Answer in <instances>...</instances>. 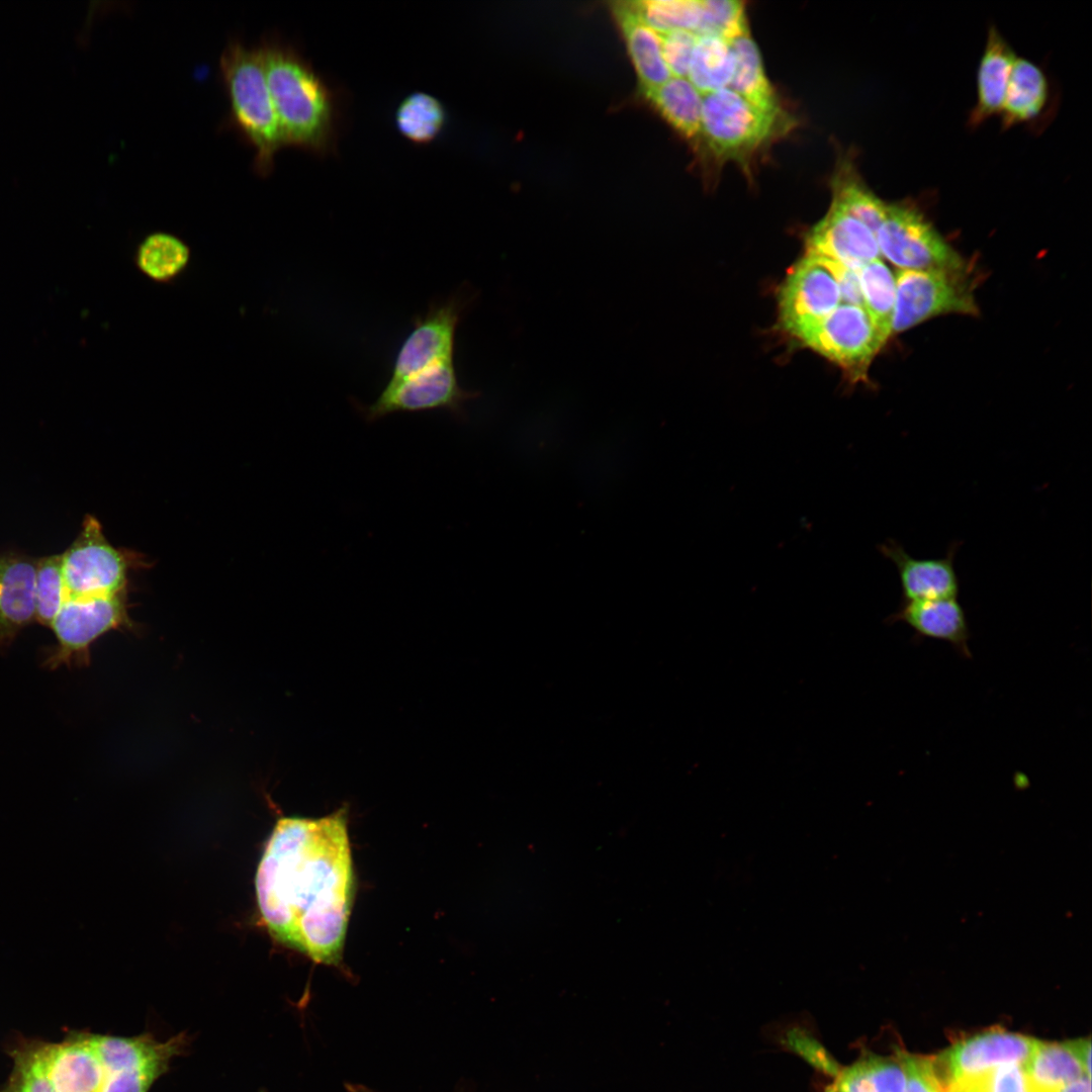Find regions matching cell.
<instances>
[{"instance_id": "cell-9", "label": "cell", "mask_w": 1092, "mask_h": 1092, "mask_svg": "<svg viewBox=\"0 0 1092 1092\" xmlns=\"http://www.w3.org/2000/svg\"><path fill=\"white\" fill-rule=\"evenodd\" d=\"M895 292L892 333H901L936 315L978 313L963 271L899 270Z\"/></svg>"}, {"instance_id": "cell-38", "label": "cell", "mask_w": 1092, "mask_h": 1092, "mask_svg": "<svg viewBox=\"0 0 1092 1092\" xmlns=\"http://www.w3.org/2000/svg\"><path fill=\"white\" fill-rule=\"evenodd\" d=\"M1072 1054L1082 1067L1083 1072L1091 1077V1040L1079 1038L1066 1042Z\"/></svg>"}, {"instance_id": "cell-29", "label": "cell", "mask_w": 1092, "mask_h": 1092, "mask_svg": "<svg viewBox=\"0 0 1092 1092\" xmlns=\"http://www.w3.org/2000/svg\"><path fill=\"white\" fill-rule=\"evenodd\" d=\"M447 121L444 105L436 97L415 92L398 105L395 123L399 132L417 145H427L443 130Z\"/></svg>"}, {"instance_id": "cell-11", "label": "cell", "mask_w": 1092, "mask_h": 1092, "mask_svg": "<svg viewBox=\"0 0 1092 1092\" xmlns=\"http://www.w3.org/2000/svg\"><path fill=\"white\" fill-rule=\"evenodd\" d=\"M797 338L855 378L863 377L874 356L887 341L862 306L847 303L839 304Z\"/></svg>"}, {"instance_id": "cell-5", "label": "cell", "mask_w": 1092, "mask_h": 1092, "mask_svg": "<svg viewBox=\"0 0 1092 1092\" xmlns=\"http://www.w3.org/2000/svg\"><path fill=\"white\" fill-rule=\"evenodd\" d=\"M791 123L783 108L762 109L728 87L703 95L700 136L720 161L743 163Z\"/></svg>"}, {"instance_id": "cell-4", "label": "cell", "mask_w": 1092, "mask_h": 1092, "mask_svg": "<svg viewBox=\"0 0 1092 1092\" xmlns=\"http://www.w3.org/2000/svg\"><path fill=\"white\" fill-rule=\"evenodd\" d=\"M221 78L235 126L255 149L254 167L261 175L274 168L285 146L268 89L260 48L230 41L219 58Z\"/></svg>"}, {"instance_id": "cell-24", "label": "cell", "mask_w": 1092, "mask_h": 1092, "mask_svg": "<svg viewBox=\"0 0 1092 1092\" xmlns=\"http://www.w3.org/2000/svg\"><path fill=\"white\" fill-rule=\"evenodd\" d=\"M191 257L188 245L175 235H148L134 252L136 268L157 283H171L186 270Z\"/></svg>"}, {"instance_id": "cell-35", "label": "cell", "mask_w": 1092, "mask_h": 1092, "mask_svg": "<svg viewBox=\"0 0 1092 1092\" xmlns=\"http://www.w3.org/2000/svg\"><path fill=\"white\" fill-rule=\"evenodd\" d=\"M658 33L663 59L671 76L688 78L690 62L698 35L682 29H672Z\"/></svg>"}, {"instance_id": "cell-27", "label": "cell", "mask_w": 1092, "mask_h": 1092, "mask_svg": "<svg viewBox=\"0 0 1092 1092\" xmlns=\"http://www.w3.org/2000/svg\"><path fill=\"white\" fill-rule=\"evenodd\" d=\"M906 1073L896 1058L867 1056L843 1070L832 1087L836 1092H904Z\"/></svg>"}, {"instance_id": "cell-12", "label": "cell", "mask_w": 1092, "mask_h": 1092, "mask_svg": "<svg viewBox=\"0 0 1092 1092\" xmlns=\"http://www.w3.org/2000/svg\"><path fill=\"white\" fill-rule=\"evenodd\" d=\"M841 301L836 262L806 253L792 268L779 294L783 328L798 337L816 325Z\"/></svg>"}, {"instance_id": "cell-21", "label": "cell", "mask_w": 1092, "mask_h": 1092, "mask_svg": "<svg viewBox=\"0 0 1092 1092\" xmlns=\"http://www.w3.org/2000/svg\"><path fill=\"white\" fill-rule=\"evenodd\" d=\"M1049 96L1048 80L1042 70L1032 62L1016 58L1010 73L1002 107L1005 129L1036 117Z\"/></svg>"}, {"instance_id": "cell-7", "label": "cell", "mask_w": 1092, "mask_h": 1092, "mask_svg": "<svg viewBox=\"0 0 1092 1092\" xmlns=\"http://www.w3.org/2000/svg\"><path fill=\"white\" fill-rule=\"evenodd\" d=\"M876 238L880 253L901 270L965 269L960 255L912 204L888 203Z\"/></svg>"}, {"instance_id": "cell-30", "label": "cell", "mask_w": 1092, "mask_h": 1092, "mask_svg": "<svg viewBox=\"0 0 1092 1092\" xmlns=\"http://www.w3.org/2000/svg\"><path fill=\"white\" fill-rule=\"evenodd\" d=\"M858 278L863 308L881 335L888 340L892 334L895 307V276L879 258L859 269Z\"/></svg>"}, {"instance_id": "cell-36", "label": "cell", "mask_w": 1092, "mask_h": 1092, "mask_svg": "<svg viewBox=\"0 0 1092 1092\" xmlns=\"http://www.w3.org/2000/svg\"><path fill=\"white\" fill-rule=\"evenodd\" d=\"M906 1073L904 1092H943L932 1058L898 1053Z\"/></svg>"}, {"instance_id": "cell-16", "label": "cell", "mask_w": 1092, "mask_h": 1092, "mask_svg": "<svg viewBox=\"0 0 1092 1092\" xmlns=\"http://www.w3.org/2000/svg\"><path fill=\"white\" fill-rule=\"evenodd\" d=\"M879 551L896 566L901 582L902 601L957 598L960 583L953 566L957 544L941 558H916L901 544L890 539Z\"/></svg>"}, {"instance_id": "cell-41", "label": "cell", "mask_w": 1092, "mask_h": 1092, "mask_svg": "<svg viewBox=\"0 0 1092 1092\" xmlns=\"http://www.w3.org/2000/svg\"><path fill=\"white\" fill-rule=\"evenodd\" d=\"M828 1092H836V1091L833 1088H831Z\"/></svg>"}, {"instance_id": "cell-37", "label": "cell", "mask_w": 1092, "mask_h": 1092, "mask_svg": "<svg viewBox=\"0 0 1092 1092\" xmlns=\"http://www.w3.org/2000/svg\"><path fill=\"white\" fill-rule=\"evenodd\" d=\"M841 302L863 307L858 271L844 267L836 262Z\"/></svg>"}, {"instance_id": "cell-25", "label": "cell", "mask_w": 1092, "mask_h": 1092, "mask_svg": "<svg viewBox=\"0 0 1092 1092\" xmlns=\"http://www.w3.org/2000/svg\"><path fill=\"white\" fill-rule=\"evenodd\" d=\"M1022 1067L1030 1092H1061L1068 1083L1085 1074L1066 1042L1039 1041Z\"/></svg>"}, {"instance_id": "cell-20", "label": "cell", "mask_w": 1092, "mask_h": 1092, "mask_svg": "<svg viewBox=\"0 0 1092 1092\" xmlns=\"http://www.w3.org/2000/svg\"><path fill=\"white\" fill-rule=\"evenodd\" d=\"M1015 59L1010 46L997 28L991 26L978 70L977 103L970 117L972 125H979L1001 112Z\"/></svg>"}, {"instance_id": "cell-3", "label": "cell", "mask_w": 1092, "mask_h": 1092, "mask_svg": "<svg viewBox=\"0 0 1092 1092\" xmlns=\"http://www.w3.org/2000/svg\"><path fill=\"white\" fill-rule=\"evenodd\" d=\"M259 48L285 146L315 154L331 151L337 122L331 88L291 46L267 39Z\"/></svg>"}, {"instance_id": "cell-13", "label": "cell", "mask_w": 1092, "mask_h": 1092, "mask_svg": "<svg viewBox=\"0 0 1092 1092\" xmlns=\"http://www.w3.org/2000/svg\"><path fill=\"white\" fill-rule=\"evenodd\" d=\"M473 298L469 292H458L418 317L397 353L389 381L453 360L456 329Z\"/></svg>"}, {"instance_id": "cell-23", "label": "cell", "mask_w": 1092, "mask_h": 1092, "mask_svg": "<svg viewBox=\"0 0 1092 1092\" xmlns=\"http://www.w3.org/2000/svg\"><path fill=\"white\" fill-rule=\"evenodd\" d=\"M729 41L734 56V71L728 88L762 109H782L748 29Z\"/></svg>"}, {"instance_id": "cell-15", "label": "cell", "mask_w": 1092, "mask_h": 1092, "mask_svg": "<svg viewBox=\"0 0 1092 1092\" xmlns=\"http://www.w3.org/2000/svg\"><path fill=\"white\" fill-rule=\"evenodd\" d=\"M806 246L807 253L835 261L855 271L880 257L875 233L833 205L809 232Z\"/></svg>"}, {"instance_id": "cell-40", "label": "cell", "mask_w": 1092, "mask_h": 1092, "mask_svg": "<svg viewBox=\"0 0 1092 1092\" xmlns=\"http://www.w3.org/2000/svg\"><path fill=\"white\" fill-rule=\"evenodd\" d=\"M347 1092H375L374 1090L360 1084H346Z\"/></svg>"}, {"instance_id": "cell-18", "label": "cell", "mask_w": 1092, "mask_h": 1092, "mask_svg": "<svg viewBox=\"0 0 1092 1092\" xmlns=\"http://www.w3.org/2000/svg\"><path fill=\"white\" fill-rule=\"evenodd\" d=\"M36 560L16 552L0 553V646L35 619Z\"/></svg>"}, {"instance_id": "cell-32", "label": "cell", "mask_w": 1092, "mask_h": 1092, "mask_svg": "<svg viewBox=\"0 0 1092 1092\" xmlns=\"http://www.w3.org/2000/svg\"><path fill=\"white\" fill-rule=\"evenodd\" d=\"M69 598L65 585L61 554L36 560L35 572V620L51 626L63 604Z\"/></svg>"}, {"instance_id": "cell-19", "label": "cell", "mask_w": 1092, "mask_h": 1092, "mask_svg": "<svg viewBox=\"0 0 1092 1092\" xmlns=\"http://www.w3.org/2000/svg\"><path fill=\"white\" fill-rule=\"evenodd\" d=\"M612 9L638 75L640 89L657 86L672 77L663 59L659 33L641 18L631 2H616Z\"/></svg>"}, {"instance_id": "cell-1", "label": "cell", "mask_w": 1092, "mask_h": 1092, "mask_svg": "<svg viewBox=\"0 0 1092 1092\" xmlns=\"http://www.w3.org/2000/svg\"><path fill=\"white\" fill-rule=\"evenodd\" d=\"M255 886L262 920L277 941L339 965L355 896L347 807L321 818L278 819Z\"/></svg>"}, {"instance_id": "cell-33", "label": "cell", "mask_w": 1092, "mask_h": 1092, "mask_svg": "<svg viewBox=\"0 0 1092 1092\" xmlns=\"http://www.w3.org/2000/svg\"><path fill=\"white\" fill-rule=\"evenodd\" d=\"M943 1092H1030L1022 1065H1004L959 1078Z\"/></svg>"}, {"instance_id": "cell-10", "label": "cell", "mask_w": 1092, "mask_h": 1092, "mask_svg": "<svg viewBox=\"0 0 1092 1092\" xmlns=\"http://www.w3.org/2000/svg\"><path fill=\"white\" fill-rule=\"evenodd\" d=\"M126 592L100 597H69L53 620L58 644L48 667L87 663L89 648L100 636L128 625Z\"/></svg>"}, {"instance_id": "cell-39", "label": "cell", "mask_w": 1092, "mask_h": 1092, "mask_svg": "<svg viewBox=\"0 0 1092 1092\" xmlns=\"http://www.w3.org/2000/svg\"><path fill=\"white\" fill-rule=\"evenodd\" d=\"M1061 1092H1091V1081L1087 1075H1082L1068 1083Z\"/></svg>"}, {"instance_id": "cell-22", "label": "cell", "mask_w": 1092, "mask_h": 1092, "mask_svg": "<svg viewBox=\"0 0 1092 1092\" xmlns=\"http://www.w3.org/2000/svg\"><path fill=\"white\" fill-rule=\"evenodd\" d=\"M641 92L682 135L700 136L703 95L688 78L670 77Z\"/></svg>"}, {"instance_id": "cell-8", "label": "cell", "mask_w": 1092, "mask_h": 1092, "mask_svg": "<svg viewBox=\"0 0 1092 1092\" xmlns=\"http://www.w3.org/2000/svg\"><path fill=\"white\" fill-rule=\"evenodd\" d=\"M477 393L458 382L454 361H443L396 381H388L370 404L355 403L368 423L395 413L444 410L457 420L466 416L465 403Z\"/></svg>"}, {"instance_id": "cell-28", "label": "cell", "mask_w": 1092, "mask_h": 1092, "mask_svg": "<svg viewBox=\"0 0 1092 1092\" xmlns=\"http://www.w3.org/2000/svg\"><path fill=\"white\" fill-rule=\"evenodd\" d=\"M832 189L831 205L858 219L876 235L887 215L888 203L871 191L848 165L837 171Z\"/></svg>"}, {"instance_id": "cell-17", "label": "cell", "mask_w": 1092, "mask_h": 1092, "mask_svg": "<svg viewBox=\"0 0 1092 1092\" xmlns=\"http://www.w3.org/2000/svg\"><path fill=\"white\" fill-rule=\"evenodd\" d=\"M897 622L907 624L916 638L947 642L961 657H972L969 623L957 598L901 601L898 610L887 619L889 624Z\"/></svg>"}, {"instance_id": "cell-34", "label": "cell", "mask_w": 1092, "mask_h": 1092, "mask_svg": "<svg viewBox=\"0 0 1092 1092\" xmlns=\"http://www.w3.org/2000/svg\"><path fill=\"white\" fill-rule=\"evenodd\" d=\"M748 29L743 3L735 0H702L698 36L716 35L726 39Z\"/></svg>"}, {"instance_id": "cell-14", "label": "cell", "mask_w": 1092, "mask_h": 1092, "mask_svg": "<svg viewBox=\"0 0 1092 1092\" xmlns=\"http://www.w3.org/2000/svg\"><path fill=\"white\" fill-rule=\"evenodd\" d=\"M1039 1040L992 1029L964 1038L932 1058L942 1086L959 1078L1004 1065H1023Z\"/></svg>"}, {"instance_id": "cell-6", "label": "cell", "mask_w": 1092, "mask_h": 1092, "mask_svg": "<svg viewBox=\"0 0 1092 1092\" xmlns=\"http://www.w3.org/2000/svg\"><path fill=\"white\" fill-rule=\"evenodd\" d=\"M136 554L113 547L100 522L88 515L72 545L61 554L69 597H100L127 592V575L139 566Z\"/></svg>"}, {"instance_id": "cell-26", "label": "cell", "mask_w": 1092, "mask_h": 1092, "mask_svg": "<svg viewBox=\"0 0 1092 1092\" xmlns=\"http://www.w3.org/2000/svg\"><path fill=\"white\" fill-rule=\"evenodd\" d=\"M733 71L734 56L729 39L716 35L698 36L688 79L702 95L727 88Z\"/></svg>"}, {"instance_id": "cell-2", "label": "cell", "mask_w": 1092, "mask_h": 1092, "mask_svg": "<svg viewBox=\"0 0 1092 1092\" xmlns=\"http://www.w3.org/2000/svg\"><path fill=\"white\" fill-rule=\"evenodd\" d=\"M189 1045L186 1032L165 1040L68 1029L58 1041L14 1036L11 1071L0 1092H149Z\"/></svg>"}, {"instance_id": "cell-31", "label": "cell", "mask_w": 1092, "mask_h": 1092, "mask_svg": "<svg viewBox=\"0 0 1092 1092\" xmlns=\"http://www.w3.org/2000/svg\"><path fill=\"white\" fill-rule=\"evenodd\" d=\"M641 18L657 32L688 30L697 35L702 0H645L631 2Z\"/></svg>"}]
</instances>
